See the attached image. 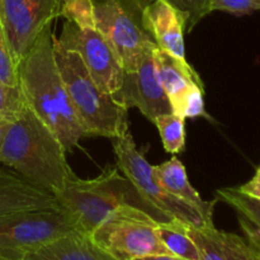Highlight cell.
Instances as JSON below:
<instances>
[{"instance_id":"7","label":"cell","mask_w":260,"mask_h":260,"mask_svg":"<svg viewBox=\"0 0 260 260\" xmlns=\"http://www.w3.org/2000/svg\"><path fill=\"white\" fill-rule=\"evenodd\" d=\"M112 141L117 156L116 167L134 184L137 192L159 212L170 220H178L192 228L213 225L207 222L194 208L173 197L161 187L155 177L154 165L150 164L144 154L137 149L129 129L123 136Z\"/></svg>"},{"instance_id":"1","label":"cell","mask_w":260,"mask_h":260,"mask_svg":"<svg viewBox=\"0 0 260 260\" xmlns=\"http://www.w3.org/2000/svg\"><path fill=\"white\" fill-rule=\"evenodd\" d=\"M17 74L28 108L57 136L66 152L73 151L88 135L74 111L56 63L51 25L40 33L18 62Z\"/></svg>"},{"instance_id":"18","label":"cell","mask_w":260,"mask_h":260,"mask_svg":"<svg viewBox=\"0 0 260 260\" xmlns=\"http://www.w3.org/2000/svg\"><path fill=\"white\" fill-rule=\"evenodd\" d=\"M216 194L235 211L245 238L260 249V201L244 194L238 188H222Z\"/></svg>"},{"instance_id":"3","label":"cell","mask_w":260,"mask_h":260,"mask_svg":"<svg viewBox=\"0 0 260 260\" xmlns=\"http://www.w3.org/2000/svg\"><path fill=\"white\" fill-rule=\"evenodd\" d=\"M58 206L76 220L79 228L90 235L112 213L124 207H136L151 215L159 222L172 221L150 205L117 167H108L94 179L74 175L55 196Z\"/></svg>"},{"instance_id":"19","label":"cell","mask_w":260,"mask_h":260,"mask_svg":"<svg viewBox=\"0 0 260 260\" xmlns=\"http://www.w3.org/2000/svg\"><path fill=\"white\" fill-rule=\"evenodd\" d=\"M188 225L178 220L159 222L156 234L172 255L184 260H200V251L187 230Z\"/></svg>"},{"instance_id":"8","label":"cell","mask_w":260,"mask_h":260,"mask_svg":"<svg viewBox=\"0 0 260 260\" xmlns=\"http://www.w3.org/2000/svg\"><path fill=\"white\" fill-rule=\"evenodd\" d=\"M74 233L84 234L75 218L61 206L7 216L0 218V259L15 258Z\"/></svg>"},{"instance_id":"25","label":"cell","mask_w":260,"mask_h":260,"mask_svg":"<svg viewBox=\"0 0 260 260\" xmlns=\"http://www.w3.org/2000/svg\"><path fill=\"white\" fill-rule=\"evenodd\" d=\"M211 12L221 10L234 15H246L260 10V0H210Z\"/></svg>"},{"instance_id":"9","label":"cell","mask_w":260,"mask_h":260,"mask_svg":"<svg viewBox=\"0 0 260 260\" xmlns=\"http://www.w3.org/2000/svg\"><path fill=\"white\" fill-rule=\"evenodd\" d=\"M56 40L62 47L76 51L99 88L117 98L123 81L121 56L96 25L78 27L65 20L62 32Z\"/></svg>"},{"instance_id":"10","label":"cell","mask_w":260,"mask_h":260,"mask_svg":"<svg viewBox=\"0 0 260 260\" xmlns=\"http://www.w3.org/2000/svg\"><path fill=\"white\" fill-rule=\"evenodd\" d=\"M62 0H3L2 22L18 65L40 33L60 17Z\"/></svg>"},{"instance_id":"17","label":"cell","mask_w":260,"mask_h":260,"mask_svg":"<svg viewBox=\"0 0 260 260\" xmlns=\"http://www.w3.org/2000/svg\"><path fill=\"white\" fill-rule=\"evenodd\" d=\"M155 177L169 194L194 208L207 222L213 223L212 215L216 201L208 202L192 187L183 162L177 156L154 167Z\"/></svg>"},{"instance_id":"29","label":"cell","mask_w":260,"mask_h":260,"mask_svg":"<svg viewBox=\"0 0 260 260\" xmlns=\"http://www.w3.org/2000/svg\"><path fill=\"white\" fill-rule=\"evenodd\" d=\"M9 124H10V121H8V119L0 117V150H2L3 142H4L5 134H7Z\"/></svg>"},{"instance_id":"2","label":"cell","mask_w":260,"mask_h":260,"mask_svg":"<svg viewBox=\"0 0 260 260\" xmlns=\"http://www.w3.org/2000/svg\"><path fill=\"white\" fill-rule=\"evenodd\" d=\"M0 162L53 196L75 175L60 140L28 107L10 122Z\"/></svg>"},{"instance_id":"21","label":"cell","mask_w":260,"mask_h":260,"mask_svg":"<svg viewBox=\"0 0 260 260\" xmlns=\"http://www.w3.org/2000/svg\"><path fill=\"white\" fill-rule=\"evenodd\" d=\"M27 107L19 86H10L0 80V117L13 122Z\"/></svg>"},{"instance_id":"14","label":"cell","mask_w":260,"mask_h":260,"mask_svg":"<svg viewBox=\"0 0 260 260\" xmlns=\"http://www.w3.org/2000/svg\"><path fill=\"white\" fill-rule=\"evenodd\" d=\"M145 20L155 45L178 58H185V22L168 0H154L145 13Z\"/></svg>"},{"instance_id":"11","label":"cell","mask_w":260,"mask_h":260,"mask_svg":"<svg viewBox=\"0 0 260 260\" xmlns=\"http://www.w3.org/2000/svg\"><path fill=\"white\" fill-rule=\"evenodd\" d=\"M156 47L151 45L145 48L135 70L123 71L121 90L116 98L127 109H139L151 123H155L161 114L173 113L155 63L154 50Z\"/></svg>"},{"instance_id":"24","label":"cell","mask_w":260,"mask_h":260,"mask_svg":"<svg viewBox=\"0 0 260 260\" xmlns=\"http://www.w3.org/2000/svg\"><path fill=\"white\" fill-rule=\"evenodd\" d=\"M2 2L0 0V80L10 86H19L17 74V63L10 52L9 43L5 36L2 22Z\"/></svg>"},{"instance_id":"20","label":"cell","mask_w":260,"mask_h":260,"mask_svg":"<svg viewBox=\"0 0 260 260\" xmlns=\"http://www.w3.org/2000/svg\"><path fill=\"white\" fill-rule=\"evenodd\" d=\"M184 117L177 113L161 114L155 121V126L159 129L162 145L167 152L179 154L184 150L185 145V126Z\"/></svg>"},{"instance_id":"5","label":"cell","mask_w":260,"mask_h":260,"mask_svg":"<svg viewBox=\"0 0 260 260\" xmlns=\"http://www.w3.org/2000/svg\"><path fill=\"white\" fill-rule=\"evenodd\" d=\"M159 221L136 207H124L112 213L93 233L90 239L114 260H136L150 255L172 254L156 234Z\"/></svg>"},{"instance_id":"6","label":"cell","mask_w":260,"mask_h":260,"mask_svg":"<svg viewBox=\"0 0 260 260\" xmlns=\"http://www.w3.org/2000/svg\"><path fill=\"white\" fill-rule=\"evenodd\" d=\"M154 0H90L95 25L121 56L123 71L137 66L145 48L155 45L145 20Z\"/></svg>"},{"instance_id":"4","label":"cell","mask_w":260,"mask_h":260,"mask_svg":"<svg viewBox=\"0 0 260 260\" xmlns=\"http://www.w3.org/2000/svg\"><path fill=\"white\" fill-rule=\"evenodd\" d=\"M53 51L74 111L88 136L118 139L128 131L127 112L113 95L106 93L90 75L76 51L68 50L53 36Z\"/></svg>"},{"instance_id":"26","label":"cell","mask_w":260,"mask_h":260,"mask_svg":"<svg viewBox=\"0 0 260 260\" xmlns=\"http://www.w3.org/2000/svg\"><path fill=\"white\" fill-rule=\"evenodd\" d=\"M205 86H196L192 91L187 95L184 103H183L180 116L184 118H196V117H210L207 116L205 109V99H203V93H205Z\"/></svg>"},{"instance_id":"27","label":"cell","mask_w":260,"mask_h":260,"mask_svg":"<svg viewBox=\"0 0 260 260\" xmlns=\"http://www.w3.org/2000/svg\"><path fill=\"white\" fill-rule=\"evenodd\" d=\"M238 190H240L244 194L249 196V197L260 201V165L258 169H256L255 175L248 183L239 187Z\"/></svg>"},{"instance_id":"16","label":"cell","mask_w":260,"mask_h":260,"mask_svg":"<svg viewBox=\"0 0 260 260\" xmlns=\"http://www.w3.org/2000/svg\"><path fill=\"white\" fill-rule=\"evenodd\" d=\"M0 260H114L99 249L90 236L69 234L24 251L12 259Z\"/></svg>"},{"instance_id":"23","label":"cell","mask_w":260,"mask_h":260,"mask_svg":"<svg viewBox=\"0 0 260 260\" xmlns=\"http://www.w3.org/2000/svg\"><path fill=\"white\" fill-rule=\"evenodd\" d=\"M60 17L78 27L95 25L90 0H62Z\"/></svg>"},{"instance_id":"12","label":"cell","mask_w":260,"mask_h":260,"mask_svg":"<svg viewBox=\"0 0 260 260\" xmlns=\"http://www.w3.org/2000/svg\"><path fill=\"white\" fill-rule=\"evenodd\" d=\"M197 245L200 260H260V249L246 238L217 230L215 226L187 228Z\"/></svg>"},{"instance_id":"13","label":"cell","mask_w":260,"mask_h":260,"mask_svg":"<svg viewBox=\"0 0 260 260\" xmlns=\"http://www.w3.org/2000/svg\"><path fill=\"white\" fill-rule=\"evenodd\" d=\"M58 206L56 197L15 172L0 169V218Z\"/></svg>"},{"instance_id":"22","label":"cell","mask_w":260,"mask_h":260,"mask_svg":"<svg viewBox=\"0 0 260 260\" xmlns=\"http://www.w3.org/2000/svg\"><path fill=\"white\" fill-rule=\"evenodd\" d=\"M185 22V32H190L211 12L210 0H168Z\"/></svg>"},{"instance_id":"28","label":"cell","mask_w":260,"mask_h":260,"mask_svg":"<svg viewBox=\"0 0 260 260\" xmlns=\"http://www.w3.org/2000/svg\"><path fill=\"white\" fill-rule=\"evenodd\" d=\"M136 260H184L182 258H178L175 255H169V254H159V255H150L145 258H140Z\"/></svg>"},{"instance_id":"15","label":"cell","mask_w":260,"mask_h":260,"mask_svg":"<svg viewBox=\"0 0 260 260\" xmlns=\"http://www.w3.org/2000/svg\"><path fill=\"white\" fill-rule=\"evenodd\" d=\"M154 57L160 81L172 104L173 112L180 116L188 94L196 86H203L202 79L188 63L187 58L174 57L157 47L154 50Z\"/></svg>"}]
</instances>
